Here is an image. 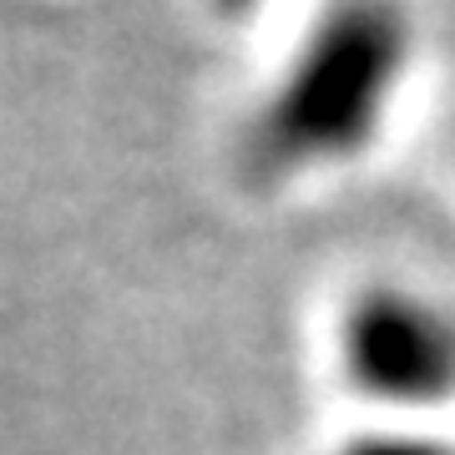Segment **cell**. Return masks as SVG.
<instances>
[{"instance_id": "3", "label": "cell", "mask_w": 455, "mask_h": 455, "mask_svg": "<svg viewBox=\"0 0 455 455\" xmlns=\"http://www.w3.org/2000/svg\"><path fill=\"white\" fill-rule=\"evenodd\" d=\"M324 455H455V440L440 425H390L370 420L364 430L344 435Z\"/></svg>"}, {"instance_id": "1", "label": "cell", "mask_w": 455, "mask_h": 455, "mask_svg": "<svg viewBox=\"0 0 455 455\" xmlns=\"http://www.w3.org/2000/svg\"><path fill=\"white\" fill-rule=\"evenodd\" d=\"M420 66L410 0H324L263 86L248 152L263 178L359 167L385 142Z\"/></svg>"}, {"instance_id": "2", "label": "cell", "mask_w": 455, "mask_h": 455, "mask_svg": "<svg viewBox=\"0 0 455 455\" xmlns=\"http://www.w3.org/2000/svg\"><path fill=\"white\" fill-rule=\"evenodd\" d=\"M329 359L374 420L435 425L455 410V304L410 278H364L334 309Z\"/></svg>"}, {"instance_id": "4", "label": "cell", "mask_w": 455, "mask_h": 455, "mask_svg": "<svg viewBox=\"0 0 455 455\" xmlns=\"http://www.w3.org/2000/svg\"><path fill=\"white\" fill-rule=\"evenodd\" d=\"M203 5H208V11H212L218 20H228V26H243V20L259 16L268 0H203Z\"/></svg>"}]
</instances>
